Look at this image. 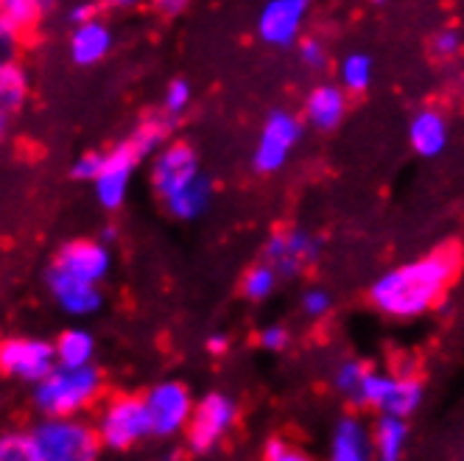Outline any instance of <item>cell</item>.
<instances>
[{
	"label": "cell",
	"instance_id": "1",
	"mask_svg": "<svg viewBox=\"0 0 464 461\" xmlns=\"http://www.w3.org/2000/svg\"><path fill=\"white\" fill-rule=\"evenodd\" d=\"M459 252L450 246L434 249L406 260L401 266L383 272L372 288L370 300L375 311L392 319H417L434 308L459 272Z\"/></svg>",
	"mask_w": 464,
	"mask_h": 461
},
{
	"label": "cell",
	"instance_id": "2",
	"mask_svg": "<svg viewBox=\"0 0 464 461\" xmlns=\"http://www.w3.org/2000/svg\"><path fill=\"white\" fill-rule=\"evenodd\" d=\"M104 391V375L98 367L64 370L56 367L43 383L34 386V406L43 417H79Z\"/></svg>",
	"mask_w": 464,
	"mask_h": 461
},
{
	"label": "cell",
	"instance_id": "3",
	"mask_svg": "<svg viewBox=\"0 0 464 461\" xmlns=\"http://www.w3.org/2000/svg\"><path fill=\"white\" fill-rule=\"evenodd\" d=\"M43 461H98L102 442L95 425L82 417H43L31 427Z\"/></svg>",
	"mask_w": 464,
	"mask_h": 461
},
{
	"label": "cell",
	"instance_id": "4",
	"mask_svg": "<svg viewBox=\"0 0 464 461\" xmlns=\"http://www.w3.org/2000/svg\"><path fill=\"white\" fill-rule=\"evenodd\" d=\"M92 425L102 447L110 450H129L143 439L154 437L151 414L146 398H140V394H115V398L104 403L102 414H98Z\"/></svg>",
	"mask_w": 464,
	"mask_h": 461
},
{
	"label": "cell",
	"instance_id": "5",
	"mask_svg": "<svg viewBox=\"0 0 464 461\" xmlns=\"http://www.w3.org/2000/svg\"><path fill=\"white\" fill-rule=\"evenodd\" d=\"M355 403L363 408H375L381 417L409 419L422 406V383L409 372L394 375L370 367L367 378H363L358 389Z\"/></svg>",
	"mask_w": 464,
	"mask_h": 461
},
{
	"label": "cell",
	"instance_id": "6",
	"mask_svg": "<svg viewBox=\"0 0 464 461\" xmlns=\"http://www.w3.org/2000/svg\"><path fill=\"white\" fill-rule=\"evenodd\" d=\"M303 138V120L288 110H272L260 126V135L252 151V166L257 174H275L291 159L296 143Z\"/></svg>",
	"mask_w": 464,
	"mask_h": 461
},
{
	"label": "cell",
	"instance_id": "7",
	"mask_svg": "<svg viewBox=\"0 0 464 461\" xmlns=\"http://www.w3.org/2000/svg\"><path fill=\"white\" fill-rule=\"evenodd\" d=\"M238 422V403L224 391H210L196 403L188 422V447L193 453H210Z\"/></svg>",
	"mask_w": 464,
	"mask_h": 461
},
{
	"label": "cell",
	"instance_id": "8",
	"mask_svg": "<svg viewBox=\"0 0 464 461\" xmlns=\"http://www.w3.org/2000/svg\"><path fill=\"white\" fill-rule=\"evenodd\" d=\"M205 177L198 154L188 143H165L151 159V187L162 205Z\"/></svg>",
	"mask_w": 464,
	"mask_h": 461
},
{
	"label": "cell",
	"instance_id": "9",
	"mask_svg": "<svg viewBox=\"0 0 464 461\" xmlns=\"http://www.w3.org/2000/svg\"><path fill=\"white\" fill-rule=\"evenodd\" d=\"M322 244L314 233L303 226H285L277 229V233L266 241V249H263V263L277 272V277H300L305 269H311L319 260Z\"/></svg>",
	"mask_w": 464,
	"mask_h": 461
},
{
	"label": "cell",
	"instance_id": "10",
	"mask_svg": "<svg viewBox=\"0 0 464 461\" xmlns=\"http://www.w3.org/2000/svg\"><path fill=\"white\" fill-rule=\"evenodd\" d=\"M56 370L53 341L45 339H6L0 341V372L23 380V383H43Z\"/></svg>",
	"mask_w": 464,
	"mask_h": 461
},
{
	"label": "cell",
	"instance_id": "11",
	"mask_svg": "<svg viewBox=\"0 0 464 461\" xmlns=\"http://www.w3.org/2000/svg\"><path fill=\"white\" fill-rule=\"evenodd\" d=\"M146 406L151 414V425H154V437H177L179 431H188V422L193 417V394L185 383L179 380H162L157 386L149 389Z\"/></svg>",
	"mask_w": 464,
	"mask_h": 461
},
{
	"label": "cell",
	"instance_id": "12",
	"mask_svg": "<svg viewBox=\"0 0 464 461\" xmlns=\"http://www.w3.org/2000/svg\"><path fill=\"white\" fill-rule=\"evenodd\" d=\"M308 0H269L255 20L257 40L272 48H291L303 40V25L308 20Z\"/></svg>",
	"mask_w": 464,
	"mask_h": 461
},
{
	"label": "cell",
	"instance_id": "13",
	"mask_svg": "<svg viewBox=\"0 0 464 461\" xmlns=\"http://www.w3.org/2000/svg\"><path fill=\"white\" fill-rule=\"evenodd\" d=\"M51 266H56L59 272L71 274L82 283L102 285L112 269V252L104 241L76 238V241H68L56 252Z\"/></svg>",
	"mask_w": 464,
	"mask_h": 461
},
{
	"label": "cell",
	"instance_id": "14",
	"mask_svg": "<svg viewBox=\"0 0 464 461\" xmlns=\"http://www.w3.org/2000/svg\"><path fill=\"white\" fill-rule=\"evenodd\" d=\"M140 157L135 154L129 143H118L112 151L104 154L102 162V171H98L92 187H95V199L104 210H118L126 202V193H129V182L131 174H135Z\"/></svg>",
	"mask_w": 464,
	"mask_h": 461
},
{
	"label": "cell",
	"instance_id": "15",
	"mask_svg": "<svg viewBox=\"0 0 464 461\" xmlns=\"http://www.w3.org/2000/svg\"><path fill=\"white\" fill-rule=\"evenodd\" d=\"M45 285H48V293L53 296V303L68 316H92V313H98V308H102V303H104L102 285L82 283L71 274L59 272L56 266L48 269Z\"/></svg>",
	"mask_w": 464,
	"mask_h": 461
},
{
	"label": "cell",
	"instance_id": "16",
	"mask_svg": "<svg viewBox=\"0 0 464 461\" xmlns=\"http://www.w3.org/2000/svg\"><path fill=\"white\" fill-rule=\"evenodd\" d=\"M450 140V126L445 120V115L434 107L417 110L411 123H409V143L414 149L417 157L434 159L445 151Z\"/></svg>",
	"mask_w": 464,
	"mask_h": 461
},
{
	"label": "cell",
	"instance_id": "17",
	"mask_svg": "<svg viewBox=\"0 0 464 461\" xmlns=\"http://www.w3.org/2000/svg\"><path fill=\"white\" fill-rule=\"evenodd\" d=\"M347 107H350L347 92L334 82H324V84H316L305 98V120L314 129L330 131L344 120Z\"/></svg>",
	"mask_w": 464,
	"mask_h": 461
},
{
	"label": "cell",
	"instance_id": "18",
	"mask_svg": "<svg viewBox=\"0 0 464 461\" xmlns=\"http://www.w3.org/2000/svg\"><path fill=\"white\" fill-rule=\"evenodd\" d=\"M112 28L102 20L95 17L90 23H82L71 31V40H68V51H71V59L82 68H90V64H98L110 51H112Z\"/></svg>",
	"mask_w": 464,
	"mask_h": 461
},
{
	"label": "cell",
	"instance_id": "19",
	"mask_svg": "<svg viewBox=\"0 0 464 461\" xmlns=\"http://www.w3.org/2000/svg\"><path fill=\"white\" fill-rule=\"evenodd\" d=\"M327 461H375L370 427L358 417H344L336 422L334 437H330Z\"/></svg>",
	"mask_w": 464,
	"mask_h": 461
},
{
	"label": "cell",
	"instance_id": "20",
	"mask_svg": "<svg viewBox=\"0 0 464 461\" xmlns=\"http://www.w3.org/2000/svg\"><path fill=\"white\" fill-rule=\"evenodd\" d=\"M375 461H403L409 447V422L397 417H378L370 427Z\"/></svg>",
	"mask_w": 464,
	"mask_h": 461
},
{
	"label": "cell",
	"instance_id": "21",
	"mask_svg": "<svg viewBox=\"0 0 464 461\" xmlns=\"http://www.w3.org/2000/svg\"><path fill=\"white\" fill-rule=\"evenodd\" d=\"M53 352H56V367H64V370L92 367L95 336L90 331H82V327H68V331L53 341Z\"/></svg>",
	"mask_w": 464,
	"mask_h": 461
},
{
	"label": "cell",
	"instance_id": "22",
	"mask_svg": "<svg viewBox=\"0 0 464 461\" xmlns=\"http://www.w3.org/2000/svg\"><path fill=\"white\" fill-rule=\"evenodd\" d=\"M28 95V73L14 59H0V112L6 118L25 104Z\"/></svg>",
	"mask_w": 464,
	"mask_h": 461
},
{
	"label": "cell",
	"instance_id": "23",
	"mask_svg": "<svg viewBox=\"0 0 464 461\" xmlns=\"http://www.w3.org/2000/svg\"><path fill=\"white\" fill-rule=\"evenodd\" d=\"M210 202H213V182L205 174L196 185H190L188 190H182L179 196H174V199L165 202V210H169L179 221H193V218L208 213Z\"/></svg>",
	"mask_w": 464,
	"mask_h": 461
},
{
	"label": "cell",
	"instance_id": "24",
	"mask_svg": "<svg viewBox=\"0 0 464 461\" xmlns=\"http://www.w3.org/2000/svg\"><path fill=\"white\" fill-rule=\"evenodd\" d=\"M372 76H375V62L363 51L347 53L339 64V87L344 92H363L372 84Z\"/></svg>",
	"mask_w": 464,
	"mask_h": 461
},
{
	"label": "cell",
	"instance_id": "25",
	"mask_svg": "<svg viewBox=\"0 0 464 461\" xmlns=\"http://www.w3.org/2000/svg\"><path fill=\"white\" fill-rule=\"evenodd\" d=\"M277 283H280V277H277V272L269 266V263H255L252 269H246V274H244V280H241V293L246 296L249 303H266L269 296L277 291Z\"/></svg>",
	"mask_w": 464,
	"mask_h": 461
},
{
	"label": "cell",
	"instance_id": "26",
	"mask_svg": "<svg viewBox=\"0 0 464 461\" xmlns=\"http://www.w3.org/2000/svg\"><path fill=\"white\" fill-rule=\"evenodd\" d=\"M165 138H169V120H165V118H149L135 129V135H131L126 143L135 149V154L143 159L149 154H157L165 146Z\"/></svg>",
	"mask_w": 464,
	"mask_h": 461
},
{
	"label": "cell",
	"instance_id": "27",
	"mask_svg": "<svg viewBox=\"0 0 464 461\" xmlns=\"http://www.w3.org/2000/svg\"><path fill=\"white\" fill-rule=\"evenodd\" d=\"M0 461H43L34 439H31V431L0 434Z\"/></svg>",
	"mask_w": 464,
	"mask_h": 461
},
{
	"label": "cell",
	"instance_id": "28",
	"mask_svg": "<svg viewBox=\"0 0 464 461\" xmlns=\"http://www.w3.org/2000/svg\"><path fill=\"white\" fill-rule=\"evenodd\" d=\"M367 372H370V367L363 364V360H355V358L342 360V364L336 367V372H334V386H336V391L344 394L347 400L355 403L358 389H361L363 378H367Z\"/></svg>",
	"mask_w": 464,
	"mask_h": 461
},
{
	"label": "cell",
	"instance_id": "29",
	"mask_svg": "<svg viewBox=\"0 0 464 461\" xmlns=\"http://www.w3.org/2000/svg\"><path fill=\"white\" fill-rule=\"evenodd\" d=\"M43 4H34V0H4L0 4V17H4L9 25H14L20 34L28 28V25H34L43 14Z\"/></svg>",
	"mask_w": 464,
	"mask_h": 461
},
{
	"label": "cell",
	"instance_id": "30",
	"mask_svg": "<svg viewBox=\"0 0 464 461\" xmlns=\"http://www.w3.org/2000/svg\"><path fill=\"white\" fill-rule=\"evenodd\" d=\"M190 98H193V90L185 79L169 82V87L162 92V112L169 118H179L190 107Z\"/></svg>",
	"mask_w": 464,
	"mask_h": 461
},
{
	"label": "cell",
	"instance_id": "31",
	"mask_svg": "<svg viewBox=\"0 0 464 461\" xmlns=\"http://www.w3.org/2000/svg\"><path fill=\"white\" fill-rule=\"evenodd\" d=\"M300 305H303V313L308 319H324L330 311H334V293L322 285H311L303 291L300 296Z\"/></svg>",
	"mask_w": 464,
	"mask_h": 461
},
{
	"label": "cell",
	"instance_id": "32",
	"mask_svg": "<svg viewBox=\"0 0 464 461\" xmlns=\"http://www.w3.org/2000/svg\"><path fill=\"white\" fill-rule=\"evenodd\" d=\"M296 51H300V62L308 71H322L327 64V45L316 37H303L296 43Z\"/></svg>",
	"mask_w": 464,
	"mask_h": 461
},
{
	"label": "cell",
	"instance_id": "33",
	"mask_svg": "<svg viewBox=\"0 0 464 461\" xmlns=\"http://www.w3.org/2000/svg\"><path fill=\"white\" fill-rule=\"evenodd\" d=\"M102 162H104V154H102V151H87V154H82V157L73 162L71 174H73V179H79V182H95L98 171H102Z\"/></svg>",
	"mask_w": 464,
	"mask_h": 461
},
{
	"label": "cell",
	"instance_id": "34",
	"mask_svg": "<svg viewBox=\"0 0 464 461\" xmlns=\"http://www.w3.org/2000/svg\"><path fill=\"white\" fill-rule=\"evenodd\" d=\"M257 341H260V347L263 350H269V352H283L288 344H291V333H288V327L285 324H266L260 331V336H257Z\"/></svg>",
	"mask_w": 464,
	"mask_h": 461
},
{
	"label": "cell",
	"instance_id": "35",
	"mask_svg": "<svg viewBox=\"0 0 464 461\" xmlns=\"http://www.w3.org/2000/svg\"><path fill=\"white\" fill-rule=\"evenodd\" d=\"M430 48H434V53L440 59H453L459 51H461V34L453 28H445L440 31V34H434V43H430Z\"/></svg>",
	"mask_w": 464,
	"mask_h": 461
},
{
	"label": "cell",
	"instance_id": "36",
	"mask_svg": "<svg viewBox=\"0 0 464 461\" xmlns=\"http://www.w3.org/2000/svg\"><path fill=\"white\" fill-rule=\"evenodd\" d=\"M263 461H311L305 453L288 447L283 439H269L263 447Z\"/></svg>",
	"mask_w": 464,
	"mask_h": 461
},
{
	"label": "cell",
	"instance_id": "37",
	"mask_svg": "<svg viewBox=\"0 0 464 461\" xmlns=\"http://www.w3.org/2000/svg\"><path fill=\"white\" fill-rule=\"evenodd\" d=\"M95 17H98V6H95V4H73V6L68 9V20L73 23V28L82 25V23H90V20H95Z\"/></svg>",
	"mask_w": 464,
	"mask_h": 461
},
{
	"label": "cell",
	"instance_id": "38",
	"mask_svg": "<svg viewBox=\"0 0 464 461\" xmlns=\"http://www.w3.org/2000/svg\"><path fill=\"white\" fill-rule=\"evenodd\" d=\"M205 350L210 355H224L229 350V336L227 333H210L208 341H205Z\"/></svg>",
	"mask_w": 464,
	"mask_h": 461
},
{
	"label": "cell",
	"instance_id": "39",
	"mask_svg": "<svg viewBox=\"0 0 464 461\" xmlns=\"http://www.w3.org/2000/svg\"><path fill=\"white\" fill-rule=\"evenodd\" d=\"M4 135H6V115L0 112V138H4Z\"/></svg>",
	"mask_w": 464,
	"mask_h": 461
},
{
	"label": "cell",
	"instance_id": "40",
	"mask_svg": "<svg viewBox=\"0 0 464 461\" xmlns=\"http://www.w3.org/2000/svg\"><path fill=\"white\" fill-rule=\"evenodd\" d=\"M162 461H177V458H174V456H169V458H162Z\"/></svg>",
	"mask_w": 464,
	"mask_h": 461
}]
</instances>
